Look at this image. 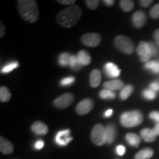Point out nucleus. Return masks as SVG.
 Returning <instances> with one entry per match:
<instances>
[{"label": "nucleus", "instance_id": "44", "mask_svg": "<svg viewBox=\"0 0 159 159\" xmlns=\"http://www.w3.org/2000/svg\"><path fill=\"white\" fill-rule=\"evenodd\" d=\"M153 130V131L155 132V134H156L157 136H158L159 135V123H158L156 126L154 127V128L152 129Z\"/></svg>", "mask_w": 159, "mask_h": 159}, {"label": "nucleus", "instance_id": "20", "mask_svg": "<svg viewBox=\"0 0 159 159\" xmlns=\"http://www.w3.org/2000/svg\"><path fill=\"white\" fill-rule=\"evenodd\" d=\"M125 139H126V141L130 146L136 147V148L139 146V144L141 142L140 137L137 134H134V133H129L126 135Z\"/></svg>", "mask_w": 159, "mask_h": 159}, {"label": "nucleus", "instance_id": "45", "mask_svg": "<svg viewBox=\"0 0 159 159\" xmlns=\"http://www.w3.org/2000/svg\"><path fill=\"white\" fill-rule=\"evenodd\" d=\"M5 26H4L2 25V23L1 22V35H0V36H1V38L3 37L4 35H5Z\"/></svg>", "mask_w": 159, "mask_h": 159}, {"label": "nucleus", "instance_id": "26", "mask_svg": "<svg viewBox=\"0 0 159 159\" xmlns=\"http://www.w3.org/2000/svg\"><path fill=\"white\" fill-rule=\"evenodd\" d=\"M71 56L67 52L62 53V54L60 55L58 57V63L59 64L62 66H69V63H70V59Z\"/></svg>", "mask_w": 159, "mask_h": 159}, {"label": "nucleus", "instance_id": "15", "mask_svg": "<svg viewBox=\"0 0 159 159\" xmlns=\"http://www.w3.org/2000/svg\"><path fill=\"white\" fill-rule=\"evenodd\" d=\"M103 85L106 89H109V90L114 91L120 90V89L124 88V83L121 80H113L105 82Z\"/></svg>", "mask_w": 159, "mask_h": 159}, {"label": "nucleus", "instance_id": "9", "mask_svg": "<svg viewBox=\"0 0 159 159\" xmlns=\"http://www.w3.org/2000/svg\"><path fill=\"white\" fill-rule=\"evenodd\" d=\"M93 107H94V102L92 99L86 98L78 103L76 107V111L79 115H85L92 110Z\"/></svg>", "mask_w": 159, "mask_h": 159}, {"label": "nucleus", "instance_id": "6", "mask_svg": "<svg viewBox=\"0 0 159 159\" xmlns=\"http://www.w3.org/2000/svg\"><path fill=\"white\" fill-rule=\"evenodd\" d=\"M75 97L71 93L64 94L54 100V105L56 108L60 109H65L74 102Z\"/></svg>", "mask_w": 159, "mask_h": 159}, {"label": "nucleus", "instance_id": "34", "mask_svg": "<svg viewBox=\"0 0 159 159\" xmlns=\"http://www.w3.org/2000/svg\"><path fill=\"white\" fill-rule=\"evenodd\" d=\"M149 45H150V48L151 53H152V56H156V55H158L159 52V49L158 46L152 42L149 43Z\"/></svg>", "mask_w": 159, "mask_h": 159}, {"label": "nucleus", "instance_id": "17", "mask_svg": "<svg viewBox=\"0 0 159 159\" xmlns=\"http://www.w3.org/2000/svg\"><path fill=\"white\" fill-rule=\"evenodd\" d=\"M105 130H106V143L108 144H112L116 139V127L114 125L109 124L105 128Z\"/></svg>", "mask_w": 159, "mask_h": 159}, {"label": "nucleus", "instance_id": "8", "mask_svg": "<svg viewBox=\"0 0 159 159\" xmlns=\"http://www.w3.org/2000/svg\"><path fill=\"white\" fill-rule=\"evenodd\" d=\"M137 53L142 62L148 63V61L152 57L149 43L145 42V41H141L139 43V47H137Z\"/></svg>", "mask_w": 159, "mask_h": 159}, {"label": "nucleus", "instance_id": "10", "mask_svg": "<svg viewBox=\"0 0 159 159\" xmlns=\"http://www.w3.org/2000/svg\"><path fill=\"white\" fill-rule=\"evenodd\" d=\"M71 140H72V138L70 136V130H69L59 131L55 136V142L60 146H66Z\"/></svg>", "mask_w": 159, "mask_h": 159}, {"label": "nucleus", "instance_id": "36", "mask_svg": "<svg viewBox=\"0 0 159 159\" xmlns=\"http://www.w3.org/2000/svg\"><path fill=\"white\" fill-rule=\"evenodd\" d=\"M116 153L119 155V156H123V155L125 154V148L123 145H118V146L116 147Z\"/></svg>", "mask_w": 159, "mask_h": 159}, {"label": "nucleus", "instance_id": "7", "mask_svg": "<svg viewBox=\"0 0 159 159\" xmlns=\"http://www.w3.org/2000/svg\"><path fill=\"white\" fill-rule=\"evenodd\" d=\"M101 35L97 33H89L83 35L81 38V41L83 44L89 47H97L101 42Z\"/></svg>", "mask_w": 159, "mask_h": 159}, {"label": "nucleus", "instance_id": "27", "mask_svg": "<svg viewBox=\"0 0 159 159\" xmlns=\"http://www.w3.org/2000/svg\"><path fill=\"white\" fill-rule=\"evenodd\" d=\"M19 66V63L17 61H13V62H11L6 64L5 66H4L2 69L1 72L4 73V74H7V73L11 72V71L14 70L15 69L18 68Z\"/></svg>", "mask_w": 159, "mask_h": 159}, {"label": "nucleus", "instance_id": "2", "mask_svg": "<svg viewBox=\"0 0 159 159\" xmlns=\"http://www.w3.org/2000/svg\"><path fill=\"white\" fill-rule=\"evenodd\" d=\"M18 9L25 21L35 23L39 19V11L35 0H19L18 1Z\"/></svg>", "mask_w": 159, "mask_h": 159}, {"label": "nucleus", "instance_id": "39", "mask_svg": "<svg viewBox=\"0 0 159 159\" xmlns=\"http://www.w3.org/2000/svg\"><path fill=\"white\" fill-rule=\"evenodd\" d=\"M139 2H140V5H142V7H148L151 5V4L153 2V1H152V0H141Z\"/></svg>", "mask_w": 159, "mask_h": 159}, {"label": "nucleus", "instance_id": "11", "mask_svg": "<svg viewBox=\"0 0 159 159\" xmlns=\"http://www.w3.org/2000/svg\"><path fill=\"white\" fill-rule=\"evenodd\" d=\"M147 21V17L145 13L142 11H138L134 14L133 15L132 17V22L134 27L137 28H141L145 25Z\"/></svg>", "mask_w": 159, "mask_h": 159}, {"label": "nucleus", "instance_id": "42", "mask_svg": "<svg viewBox=\"0 0 159 159\" xmlns=\"http://www.w3.org/2000/svg\"><path fill=\"white\" fill-rule=\"evenodd\" d=\"M113 114V110L112 109H108L105 112V117H111V115Z\"/></svg>", "mask_w": 159, "mask_h": 159}, {"label": "nucleus", "instance_id": "16", "mask_svg": "<svg viewBox=\"0 0 159 159\" xmlns=\"http://www.w3.org/2000/svg\"><path fill=\"white\" fill-rule=\"evenodd\" d=\"M13 145L8 140L1 137L0 138V150L4 154H11L13 152Z\"/></svg>", "mask_w": 159, "mask_h": 159}, {"label": "nucleus", "instance_id": "13", "mask_svg": "<svg viewBox=\"0 0 159 159\" xmlns=\"http://www.w3.org/2000/svg\"><path fill=\"white\" fill-rule=\"evenodd\" d=\"M31 130L37 135H45L49 131L47 125L41 121H36L33 123L31 126Z\"/></svg>", "mask_w": 159, "mask_h": 159}, {"label": "nucleus", "instance_id": "24", "mask_svg": "<svg viewBox=\"0 0 159 159\" xmlns=\"http://www.w3.org/2000/svg\"><path fill=\"white\" fill-rule=\"evenodd\" d=\"M144 68L149 69L154 74L159 73V62L158 61H149L144 65Z\"/></svg>", "mask_w": 159, "mask_h": 159}, {"label": "nucleus", "instance_id": "41", "mask_svg": "<svg viewBox=\"0 0 159 159\" xmlns=\"http://www.w3.org/2000/svg\"><path fill=\"white\" fill-rule=\"evenodd\" d=\"M154 38L156 40V42L157 44L159 46V29L156 30L154 33Z\"/></svg>", "mask_w": 159, "mask_h": 159}, {"label": "nucleus", "instance_id": "21", "mask_svg": "<svg viewBox=\"0 0 159 159\" xmlns=\"http://www.w3.org/2000/svg\"><path fill=\"white\" fill-rule=\"evenodd\" d=\"M154 154L153 150L150 148L143 149L135 156V159H150Z\"/></svg>", "mask_w": 159, "mask_h": 159}, {"label": "nucleus", "instance_id": "31", "mask_svg": "<svg viewBox=\"0 0 159 159\" xmlns=\"http://www.w3.org/2000/svg\"><path fill=\"white\" fill-rule=\"evenodd\" d=\"M75 78L74 77H67L62 79L60 82V84L62 86H69L75 83Z\"/></svg>", "mask_w": 159, "mask_h": 159}, {"label": "nucleus", "instance_id": "1", "mask_svg": "<svg viewBox=\"0 0 159 159\" xmlns=\"http://www.w3.org/2000/svg\"><path fill=\"white\" fill-rule=\"evenodd\" d=\"M82 15V10L77 5H71L59 12L56 19L57 23L66 28L73 27L76 25Z\"/></svg>", "mask_w": 159, "mask_h": 159}, {"label": "nucleus", "instance_id": "40", "mask_svg": "<svg viewBox=\"0 0 159 159\" xmlns=\"http://www.w3.org/2000/svg\"><path fill=\"white\" fill-rule=\"evenodd\" d=\"M75 2H76L75 0H58L57 2L62 4V5H73V4L75 3Z\"/></svg>", "mask_w": 159, "mask_h": 159}, {"label": "nucleus", "instance_id": "5", "mask_svg": "<svg viewBox=\"0 0 159 159\" xmlns=\"http://www.w3.org/2000/svg\"><path fill=\"white\" fill-rule=\"evenodd\" d=\"M91 140L94 144L102 146L106 143V130L101 124H97L91 131Z\"/></svg>", "mask_w": 159, "mask_h": 159}, {"label": "nucleus", "instance_id": "37", "mask_svg": "<svg viewBox=\"0 0 159 159\" xmlns=\"http://www.w3.org/2000/svg\"><path fill=\"white\" fill-rule=\"evenodd\" d=\"M43 146H44V142H43V141L41 140V139H39V140L36 141L34 144V148L35 149H36V150H41V149H42L43 148Z\"/></svg>", "mask_w": 159, "mask_h": 159}, {"label": "nucleus", "instance_id": "35", "mask_svg": "<svg viewBox=\"0 0 159 159\" xmlns=\"http://www.w3.org/2000/svg\"><path fill=\"white\" fill-rule=\"evenodd\" d=\"M150 118L155 122L159 123V112L158 111H152L150 114Z\"/></svg>", "mask_w": 159, "mask_h": 159}, {"label": "nucleus", "instance_id": "12", "mask_svg": "<svg viewBox=\"0 0 159 159\" xmlns=\"http://www.w3.org/2000/svg\"><path fill=\"white\" fill-rule=\"evenodd\" d=\"M104 70L106 76H108V77H111V78H115V77H118L121 71L120 69L118 68V66L116 65H115L114 63L111 62L105 63L104 66Z\"/></svg>", "mask_w": 159, "mask_h": 159}, {"label": "nucleus", "instance_id": "4", "mask_svg": "<svg viewBox=\"0 0 159 159\" xmlns=\"http://www.w3.org/2000/svg\"><path fill=\"white\" fill-rule=\"evenodd\" d=\"M115 46L119 50L127 55H130L134 51V41L130 38L123 36H117L114 41Z\"/></svg>", "mask_w": 159, "mask_h": 159}, {"label": "nucleus", "instance_id": "22", "mask_svg": "<svg viewBox=\"0 0 159 159\" xmlns=\"http://www.w3.org/2000/svg\"><path fill=\"white\" fill-rule=\"evenodd\" d=\"M133 91H134V86L132 85H125L124 88L122 89V91H120V94H119L120 99H122V100L127 99L130 96Z\"/></svg>", "mask_w": 159, "mask_h": 159}, {"label": "nucleus", "instance_id": "30", "mask_svg": "<svg viewBox=\"0 0 159 159\" xmlns=\"http://www.w3.org/2000/svg\"><path fill=\"white\" fill-rule=\"evenodd\" d=\"M143 97H144L145 99H148V100H152V99H154L156 97V92H155L154 91L151 90V89H146V90L143 91Z\"/></svg>", "mask_w": 159, "mask_h": 159}, {"label": "nucleus", "instance_id": "29", "mask_svg": "<svg viewBox=\"0 0 159 159\" xmlns=\"http://www.w3.org/2000/svg\"><path fill=\"white\" fill-rule=\"evenodd\" d=\"M69 66L71 67L72 70H78L82 67V66L80 64L78 59H77V55H71L70 59V63H69Z\"/></svg>", "mask_w": 159, "mask_h": 159}, {"label": "nucleus", "instance_id": "18", "mask_svg": "<svg viewBox=\"0 0 159 159\" xmlns=\"http://www.w3.org/2000/svg\"><path fill=\"white\" fill-rule=\"evenodd\" d=\"M141 136L145 142H152L156 139L157 135L155 134L153 130L150 128H144L141 131Z\"/></svg>", "mask_w": 159, "mask_h": 159}, {"label": "nucleus", "instance_id": "28", "mask_svg": "<svg viewBox=\"0 0 159 159\" xmlns=\"http://www.w3.org/2000/svg\"><path fill=\"white\" fill-rule=\"evenodd\" d=\"M99 97L103 99H113L116 97V94L109 89H103L99 92Z\"/></svg>", "mask_w": 159, "mask_h": 159}, {"label": "nucleus", "instance_id": "32", "mask_svg": "<svg viewBox=\"0 0 159 159\" xmlns=\"http://www.w3.org/2000/svg\"><path fill=\"white\" fill-rule=\"evenodd\" d=\"M150 15L152 19H158L159 18V3L154 5L150 11Z\"/></svg>", "mask_w": 159, "mask_h": 159}, {"label": "nucleus", "instance_id": "38", "mask_svg": "<svg viewBox=\"0 0 159 159\" xmlns=\"http://www.w3.org/2000/svg\"><path fill=\"white\" fill-rule=\"evenodd\" d=\"M150 88L151 90L154 91L155 92H156V91H159V83L156 82V81L152 82L150 85Z\"/></svg>", "mask_w": 159, "mask_h": 159}, {"label": "nucleus", "instance_id": "33", "mask_svg": "<svg viewBox=\"0 0 159 159\" xmlns=\"http://www.w3.org/2000/svg\"><path fill=\"white\" fill-rule=\"evenodd\" d=\"M85 4L91 10H95L99 5V0H87L85 1Z\"/></svg>", "mask_w": 159, "mask_h": 159}, {"label": "nucleus", "instance_id": "14", "mask_svg": "<svg viewBox=\"0 0 159 159\" xmlns=\"http://www.w3.org/2000/svg\"><path fill=\"white\" fill-rule=\"evenodd\" d=\"M102 80V74L99 69H94L91 72L90 77H89V81L90 85L92 88H97L99 86Z\"/></svg>", "mask_w": 159, "mask_h": 159}, {"label": "nucleus", "instance_id": "43", "mask_svg": "<svg viewBox=\"0 0 159 159\" xmlns=\"http://www.w3.org/2000/svg\"><path fill=\"white\" fill-rule=\"evenodd\" d=\"M103 3L108 6H111V5H114V0H104V1H103Z\"/></svg>", "mask_w": 159, "mask_h": 159}, {"label": "nucleus", "instance_id": "23", "mask_svg": "<svg viewBox=\"0 0 159 159\" xmlns=\"http://www.w3.org/2000/svg\"><path fill=\"white\" fill-rule=\"evenodd\" d=\"M11 98V94L7 87L2 86L0 88V100L2 102H8Z\"/></svg>", "mask_w": 159, "mask_h": 159}, {"label": "nucleus", "instance_id": "3", "mask_svg": "<svg viewBox=\"0 0 159 159\" xmlns=\"http://www.w3.org/2000/svg\"><path fill=\"white\" fill-rule=\"evenodd\" d=\"M143 115L138 110L128 111L120 117V122L125 128H134L142 122Z\"/></svg>", "mask_w": 159, "mask_h": 159}, {"label": "nucleus", "instance_id": "25", "mask_svg": "<svg viewBox=\"0 0 159 159\" xmlns=\"http://www.w3.org/2000/svg\"><path fill=\"white\" fill-rule=\"evenodd\" d=\"M119 5L122 9L125 12L131 11L134 7V2L131 0H122L119 2Z\"/></svg>", "mask_w": 159, "mask_h": 159}, {"label": "nucleus", "instance_id": "19", "mask_svg": "<svg viewBox=\"0 0 159 159\" xmlns=\"http://www.w3.org/2000/svg\"><path fill=\"white\" fill-rule=\"evenodd\" d=\"M77 56L80 64L82 66L89 65L91 63V57L86 50H81L80 52H79Z\"/></svg>", "mask_w": 159, "mask_h": 159}]
</instances>
